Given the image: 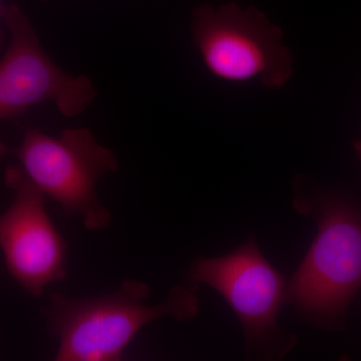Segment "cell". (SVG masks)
<instances>
[{
  "label": "cell",
  "instance_id": "6da1fadb",
  "mask_svg": "<svg viewBox=\"0 0 361 361\" xmlns=\"http://www.w3.org/2000/svg\"><path fill=\"white\" fill-rule=\"evenodd\" d=\"M293 207L318 229L287 283L286 303L318 326L336 329L361 289V207L303 178L296 180Z\"/></svg>",
  "mask_w": 361,
  "mask_h": 361
},
{
  "label": "cell",
  "instance_id": "7a4b0ae2",
  "mask_svg": "<svg viewBox=\"0 0 361 361\" xmlns=\"http://www.w3.org/2000/svg\"><path fill=\"white\" fill-rule=\"evenodd\" d=\"M199 283L178 285L159 305H146L149 287L127 279L113 293L75 299L54 293L44 308L47 329L59 341L56 361H118L137 332L169 317L188 322L200 308Z\"/></svg>",
  "mask_w": 361,
  "mask_h": 361
},
{
  "label": "cell",
  "instance_id": "3957f363",
  "mask_svg": "<svg viewBox=\"0 0 361 361\" xmlns=\"http://www.w3.org/2000/svg\"><path fill=\"white\" fill-rule=\"evenodd\" d=\"M4 149L18 158L33 184L66 216H80L90 231L111 225L110 211L97 200L96 185L106 173L118 170V161L89 130L66 129L54 137L26 129L18 148Z\"/></svg>",
  "mask_w": 361,
  "mask_h": 361
},
{
  "label": "cell",
  "instance_id": "277c9868",
  "mask_svg": "<svg viewBox=\"0 0 361 361\" xmlns=\"http://www.w3.org/2000/svg\"><path fill=\"white\" fill-rule=\"evenodd\" d=\"M193 39L209 71L231 82L257 78L280 87L291 77L292 58L281 30L253 7L224 4L195 11Z\"/></svg>",
  "mask_w": 361,
  "mask_h": 361
},
{
  "label": "cell",
  "instance_id": "5b68a950",
  "mask_svg": "<svg viewBox=\"0 0 361 361\" xmlns=\"http://www.w3.org/2000/svg\"><path fill=\"white\" fill-rule=\"evenodd\" d=\"M190 281L212 287L224 298L243 326L248 348L260 353H286L281 341L280 308L286 303L283 275L268 262L253 238L218 258H199L189 270Z\"/></svg>",
  "mask_w": 361,
  "mask_h": 361
},
{
  "label": "cell",
  "instance_id": "8992f818",
  "mask_svg": "<svg viewBox=\"0 0 361 361\" xmlns=\"http://www.w3.org/2000/svg\"><path fill=\"white\" fill-rule=\"evenodd\" d=\"M1 18L11 33L0 63L1 120H16L44 102H54L68 118L84 113L97 96L89 78L71 77L51 61L20 7L2 6Z\"/></svg>",
  "mask_w": 361,
  "mask_h": 361
},
{
  "label": "cell",
  "instance_id": "52a82bcc",
  "mask_svg": "<svg viewBox=\"0 0 361 361\" xmlns=\"http://www.w3.org/2000/svg\"><path fill=\"white\" fill-rule=\"evenodd\" d=\"M6 187L14 192L0 218V245L6 269L27 293L40 297L66 275V243L45 209L44 195L20 166H7Z\"/></svg>",
  "mask_w": 361,
  "mask_h": 361
},
{
  "label": "cell",
  "instance_id": "ba28073f",
  "mask_svg": "<svg viewBox=\"0 0 361 361\" xmlns=\"http://www.w3.org/2000/svg\"><path fill=\"white\" fill-rule=\"evenodd\" d=\"M355 149L356 153H357V156L360 157L361 161V139L355 142Z\"/></svg>",
  "mask_w": 361,
  "mask_h": 361
}]
</instances>
